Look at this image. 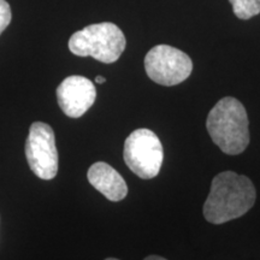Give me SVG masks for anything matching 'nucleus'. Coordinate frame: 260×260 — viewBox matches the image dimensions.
Segmentation results:
<instances>
[{"mask_svg":"<svg viewBox=\"0 0 260 260\" xmlns=\"http://www.w3.org/2000/svg\"><path fill=\"white\" fill-rule=\"evenodd\" d=\"M25 157L30 170L41 180H52L58 172V151L53 129L46 123L34 122L25 141Z\"/></svg>","mask_w":260,"mask_h":260,"instance_id":"423d86ee","label":"nucleus"},{"mask_svg":"<svg viewBox=\"0 0 260 260\" xmlns=\"http://www.w3.org/2000/svg\"><path fill=\"white\" fill-rule=\"evenodd\" d=\"M148 77L161 86H176L186 81L193 71V61L188 54L169 45H158L145 57Z\"/></svg>","mask_w":260,"mask_h":260,"instance_id":"39448f33","label":"nucleus"},{"mask_svg":"<svg viewBox=\"0 0 260 260\" xmlns=\"http://www.w3.org/2000/svg\"><path fill=\"white\" fill-rule=\"evenodd\" d=\"M234 14L240 19H249L260 14V0H229Z\"/></svg>","mask_w":260,"mask_h":260,"instance_id":"1a4fd4ad","label":"nucleus"},{"mask_svg":"<svg viewBox=\"0 0 260 260\" xmlns=\"http://www.w3.org/2000/svg\"><path fill=\"white\" fill-rule=\"evenodd\" d=\"M126 40L118 25L111 22L90 24L71 35L69 50L79 57H92L102 63H115L125 50Z\"/></svg>","mask_w":260,"mask_h":260,"instance_id":"7ed1b4c3","label":"nucleus"},{"mask_svg":"<svg viewBox=\"0 0 260 260\" xmlns=\"http://www.w3.org/2000/svg\"><path fill=\"white\" fill-rule=\"evenodd\" d=\"M11 18L12 14L9 3L6 0H0V35L11 23Z\"/></svg>","mask_w":260,"mask_h":260,"instance_id":"9d476101","label":"nucleus"},{"mask_svg":"<svg viewBox=\"0 0 260 260\" xmlns=\"http://www.w3.org/2000/svg\"><path fill=\"white\" fill-rule=\"evenodd\" d=\"M206 128L212 141L225 154H241L249 144L247 111L233 96L223 98L213 106L207 116Z\"/></svg>","mask_w":260,"mask_h":260,"instance_id":"f03ea898","label":"nucleus"},{"mask_svg":"<svg viewBox=\"0 0 260 260\" xmlns=\"http://www.w3.org/2000/svg\"><path fill=\"white\" fill-rule=\"evenodd\" d=\"M89 183L110 201H121L128 194V186L124 178L111 165L98 161L89 168Z\"/></svg>","mask_w":260,"mask_h":260,"instance_id":"6e6552de","label":"nucleus"},{"mask_svg":"<svg viewBox=\"0 0 260 260\" xmlns=\"http://www.w3.org/2000/svg\"><path fill=\"white\" fill-rule=\"evenodd\" d=\"M123 157L136 176L151 180L160 171L164 151L158 136L152 130L142 128L134 130L126 138Z\"/></svg>","mask_w":260,"mask_h":260,"instance_id":"20e7f679","label":"nucleus"},{"mask_svg":"<svg viewBox=\"0 0 260 260\" xmlns=\"http://www.w3.org/2000/svg\"><path fill=\"white\" fill-rule=\"evenodd\" d=\"M256 191L248 177L234 171L217 175L211 183L204 204V217L212 224H223L240 218L252 209Z\"/></svg>","mask_w":260,"mask_h":260,"instance_id":"f257e3e1","label":"nucleus"},{"mask_svg":"<svg viewBox=\"0 0 260 260\" xmlns=\"http://www.w3.org/2000/svg\"><path fill=\"white\" fill-rule=\"evenodd\" d=\"M61 111L70 118H80L96 99V89L89 79L79 75L67 77L56 90Z\"/></svg>","mask_w":260,"mask_h":260,"instance_id":"0eeeda50","label":"nucleus"},{"mask_svg":"<svg viewBox=\"0 0 260 260\" xmlns=\"http://www.w3.org/2000/svg\"><path fill=\"white\" fill-rule=\"evenodd\" d=\"M95 82L98 84H103V83L106 82V79H105V77H103V76H96L95 77Z\"/></svg>","mask_w":260,"mask_h":260,"instance_id":"f8f14e48","label":"nucleus"},{"mask_svg":"<svg viewBox=\"0 0 260 260\" xmlns=\"http://www.w3.org/2000/svg\"><path fill=\"white\" fill-rule=\"evenodd\" d=\"M105 260H119V259H116V258H107Z\"/></svg>","mask_w":260,"mask_h":260,"instance_id":"ddd939ff","label":"nucleus"},{"mask_svg":"<svg viewBox=\"0 0 260 260\" xmlns=\"http://www.w3.org/2000/svg\"><path fill=\"white\" fill-rule=\"evenodd\" d=\"M144 260H168V259L162 258V256H159V255H148L147 258H145Z\"/></svg>","mask_w":260,"mask_h":260,"instance_id":"9b49d317","label":"nucleus"}]
</instances>
